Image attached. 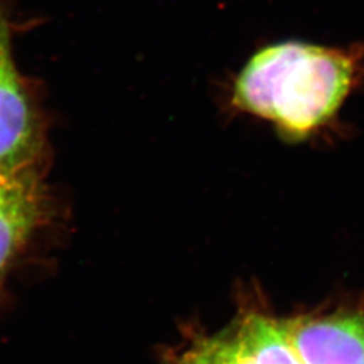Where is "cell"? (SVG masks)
<instances>
[{"label":"cell","mask_w":364,"mask_h":364,"mask_svg":"<svg viewBox=\"0 0 364 364\" xmlns=\"http://www.w3.org/2000/svg\"><path fill=\"white\" fill-rule=\"evenodd\" d=\"M364 78V46L287 41L260 49L234 85V105L275 124L289 141L318 132Z\"/></svg>","instance_id":"cell-1"},{"label":"cell","mask_w":364,"mask_h":364,"mask_svg":"<svg viewBox=\"0 0 364 364\" xmlns=\"http://www.w3.org/2000/svg\"><path fill=\"white\" fill-rule=\"evenodd\" d=\"M34 135L31 109L14 66L9 26L0 19V177L19 176L34 154Z\"/></svg>","instance_id":"cell-2"},{"label":"cell","mask_w":364,"mask_h":364,"mask_svg":"<svg viewBox=\"0 0 364 364\" xmlns=\"http://www.w3.org/2000/svg\"><path fill=\"white\" fill-rule=\"evenodd\" d=\"M284 326L304 364H364L363 313L302 316Z\"/></svg>","instance_id":"cell-3"},{"label":"cell","mask_w":364,"mask_h":364,"mask_svg":"<svg viewBox=\"0 0 364 364\" xmlns=\"http://www.w3.org/2000/svg\"><path fill=\"white\" fill-rule=\"evenodd\" d=\"M41 219V200L21 177L0 183V272L25 243Z\"/></svg>","instance_id":"cell-4"},{"label":"cell","mask_w":364,"mask_h":364,"mask_svg":"<svg viewBox=\"0 0 364 364\" xmlns=\"http://www.w3.org/2000/svg\"><path fill=\"white\" fill-rule=\"evenodd\" d=\"M237 333L246 343L254 364H304L287 338L284 321L250 313Z\"/></svg>","instance_id":"cell-5"},{"label":"cell","mask_w":364,"mask_h":364,"mask_svg":"<svg viewBox=\"0 0 364 364\" xmlns=\"http://www.w3.org/2000/svg\"><path fill=\"white\" fill-rule=\"evenodd\" d=\"M176 364H225L224 336L203 338L197 341Z\"/></svg>","instance_id":"cell-6"},{"label":"cell","mask_w":364,"mask_h":364,"mask_svg":"<svg viewBox=\"0 0 364 364\" xmlns=\"http://www.w3.org/2000/svg\"><path fill=\"white\" fill-rule=\"evenodd\" d=\"M224 359L225 364H254L247 346L237 331L232 336H224Z\"/></svg>","instance_id":"cell-7"},{"label":"cell","mask_w":364,"mask_h":364,"mask_svg":"<svg viewBox=\"0 0 364 364\" xmlns=\"http://www.w3.org/2000/svg\"><path fill=\"white\" fill-rule=\"evenodd\" d=\"M19 177V176H18ZM15 178V177H14ZM9 180H11V178H3V177H0V183H3V182L9 181Z\"/></svg>","instance_id":"cell-8"},{"label":"cell","mask_w":364,"mask_h":364,"mask_svg":"<svg viewBox=\"0 0 364 364\" xmlns=\"http://www.w3.org/2000/svg\"><path fill=\"white\" fill-rule=\"evenodd\" d=\"M0 19H1V18H0Z\"/></svg>","instance_id":"cell-9"}]
</instances>
